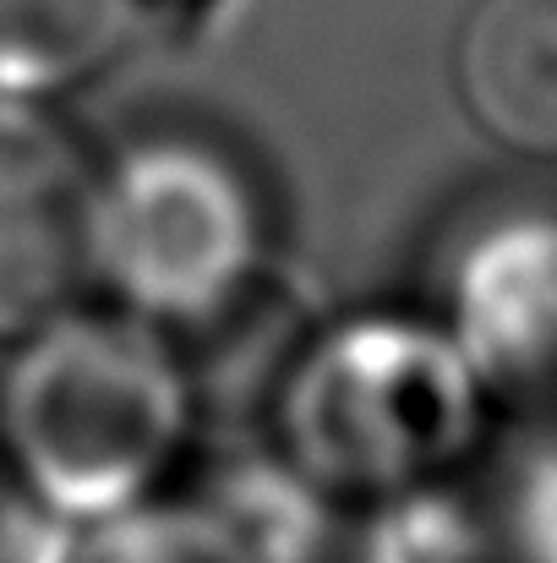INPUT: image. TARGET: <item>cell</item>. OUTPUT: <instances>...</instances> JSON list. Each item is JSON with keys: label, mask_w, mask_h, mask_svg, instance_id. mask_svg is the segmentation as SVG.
I'll list each match as a JSON object with an SVG mask.
<instances>
[{"label": "cell", "mask_w": 557, "mask_h": 563, "mask_svg": "<svg viewBox=\"0 0 557 563\" xmlns=\"http://www.w3.org/2000/svg\"><path fill=\"white\" fill-rule=\"evenodd\" d=\"M268 268V219L246 170L197 143L148 137L93 170L88 285L154 329H208Z\"/></svg>", "instance_id": "3957f363"}, {"label": "cell", "mask_w": 557, "mask_h": 563, "mask_svg": "<svg viewBox=\"0 0 557 563\" xmlns=\"http://www.w3.org/2000/svg\"><path fill=\"white\" fill-rule=\"evenodd\" d=\"M437 323L487 388L557 377V213L509 208L476 224L443 268Z\"/></svg>", "instance_id": "5b68a950"}, {"label": "cell", "mask_w": 557, "mask_h": 563, "mask_svg": "<svg viewBox=\"0 0 557 563\" xmlns=\"http://www.w3.org/2000/svg\"><path fill=\"white\" fill-rule=\"evenodd\" d=\"M252 0H137L143 22L159 27L165 38H181V44H208V38H224L241 16H246Z\"/></svg>", "instance_id": "9c48e42d"}, {"label": "cell", "mask_w": 557, "mask_h": 563, "mask_svg": "<svg viewBox=\"0 0 557 563\" xmlns=\"http://www.w3.org/2000/svg\"><path fill=\"white\" fill-rule=\"evenodd\" d=\"M137 22V0H0V99L49 104L104 71Z\"/></svg>", "instance_id": "52a82bcc"}, {"label": "cell", "mask_w": 557, "mask_h": 563, "mask_svg": "<svg viewBox=\"0 0 557 563\" xmlns=\"http://www.w3.org/2000/svg\"><path fill=\"white\" fill-rule=\"evenodd\" d=\"M191 427V377L165 329L66 307L5 351L0 449L49 509H110L148 487Z\"/></svg>", "instance_id": "6da1fadb"}, {"label": "cell", "mask_w": 557, "mask_h": 563, "mask_svg": "<svg viewBox=\"0 0 557 563\" xmlns=\"http://www.w3.org/2000/svg\"><path fill=\"white\" fill-rule=\"evenodd\" d=\"M44 515L49 504L22 482V471L0 449V563H44Z\"/></svg>", "instance_id": "ba28073f"}, {"label": "cell", "mask_w": 557, "mask_h": 563, "mask_svg": "<svg viewBox=\"0 0 557 563\" xmlns=\"http://www.w3.org/2000/svg\"><path fill=\"white\" fill-rule=\"evenodd\" d=\"M487 383L437 318L356 312L318 329L279 383L290 454L350 487H393L454 460Z\"/></svg>", "instance_id": "7a4b0ae2"}, {"label": "cell", "mask_w": 557, "mask_h": 563, "mask_svg": "<svg viewBox=\"0 0 557 563\" xmlns=\"http://www.w3.org/2000/svg\"><path fill=\"white\" fill-rule=\"evenodd\" d=\"M93 165L33 99H0V351L77 307Z\"/></svg>", "instance_id": "277c9868"}, {"label": "cell", "mask_w": 557, "mask_h": 563, "mask_svg": "<svg viewBox=\"0 0 557 563\" xmlns=\"http://www.w3.org/2000/svg\"><path fill=\"white\" fill-rule=\"evenodd\" d=\"M448 71L476 132L503 154L557 165V0H476Z\"/></svg>", "instance_id": "8992f818"}]
</instances>
